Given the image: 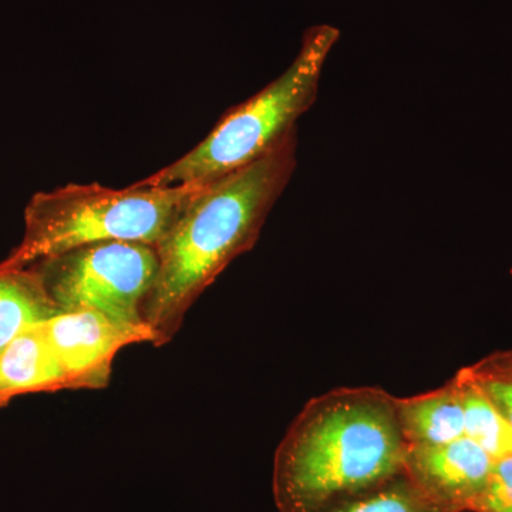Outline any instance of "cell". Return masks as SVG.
Returning a JSON list of instances; mask_svg holds the SVG:
<instances>
[{
    "label": "cell",
    "mask_w": 512,
    "mask_h": 512,
    "mask_svg": "<svg viewBox=\"0 0 512 512\" xmlns=\"http://www.w3.org/2000/svg\"><path fill=\"white\" fill-rule=\"evenodd\" d=\"M296 153L298 133L255 163L205 184L158 241L156 279L143 305L154 346L170 343L202 293L255 247L295 173Z\"/></svg>",
    "instance_id": "obj_1"
},
{
    "label": "cell",
    "mask_w": 512,
    "mask_h": 512,
    "mask_svg": "<svg viewBox=\"0 0 512 512\" xmlns=\"http://www.w3.org/2000/svg\"><path fill=\"white\" fill-rule=\"evenodd\" d=\"M396 396L380 387H338L305 404L276 448L279 512H320L403 473Z\"/></svg>",
    "instance_id": "obj_2"
},
{
    "label": "cell",
    "mask_w": 512,
    "mask_h": 512,
    "mask_svg": "<svg viewBox=\"0 0 512 512\" xmlns=\"http://www.w3.org/2000/svg\"><path fill=\"white\" fill-rule=\"evenodd\" d=\"M340 30L318 25L303 33L301 49L281 76L232 107L198 146L136 187L205 185L271 153L298 133L299 119L319 94L320 77Z\"/></svg>",
    "instance_id": "obj_3"
},
{
    "label": "cell",
    "mask_w": 512,
    "mask_h": 512,
    "mask_svg": "<svg viewBox=\"0 0 512 512\" xmlns=\"http://www.w3.org/2000/svg\"><path fill=\"white\" fill-rule=\"evenodd\" d=\"M204 185L136 187L69 184L37 192L26 205L25 232L2 269H25L89 245L138 242L156 247Z\"/></svg>",
    "instance_id": "obj_4"
},
{
    "label": "cell",
    "mask_w": 512,
    "mask_h": 512,
    "mask_svg": "<svg viewBox=\"0 0 512 512\" xmlns=\"http://www.w3.org/2000/svg\"><path fill=\"white\" fill-rule=\"evenodd\" d=\"M157 266L151 245L104 242L53 256L32 268L59 311L84 309L128 325L147 326L143 305Z\"/></svg>",
    "instance_id": "obj_5"
},
{
    "label": "cell",
    "mask_w": 512,
    "mask_h": 512,
    "mask_svg": "<svg viewBox=\"0 0 512 512\" xmlns=\"http://www.w3.org/2000/svg\"><path fill=\"white\" fill-rule=\"evenodd\" d=\"M66 377L67 389H100L109 383L121 349L153 343L147 326L119 322L94 311H60L43 322Z\"/></svg>",
    "instance_id": "obj_6"
},
{
    "label": "cell",
    "mask_w": 512,
    "mask_h": 512,
    "mask_svg": "<svg viewBox=\"0 0 512 512\" xmlns=\"http://www.w3.org/2000/svg\"><path fill=\"white\" fill-rule=\"evenodd\" d=\"M494 458L467 437L437 446H407L404 473L439 503L468 512Z\"/></svg>",
    "instance_id": "obj_7"
},
{
    "label": "cell",
    "mask_w": 512,
    "mask_h": 512,
    "mask_svg": "<svg viewBox=\"0 0 512 512\" xmlns=\"http://www.w3.org/2000/svg\"><path fill=\"white\" fill-rule=\"evenodd\" d=\"M67 389L43 323L26 329L0 352V407L20 394Z\"/></svg>",
    "instance_id": "obj_8"
},
{
    "label": "cell",
    "mask_w": 512,
    "mask_h": 512,
    "mask_svg": "<svg viewBox=\"0 0 512 512\" xmlns=\"http://www.w3.org/2000/svg\"><path fill=\"white\" fill-rule=\"evenodd\" d=\"M407 446H437L464 436V416L453 377L430 392L396 397Z\"/></svg>",
    "instance_id": "obj_9"
},
{
    "label": "cell",
    "mask_w": 512,
    "mask_h": 512,
    "mask_svg": "<svg viewBox=\"0 0 512 512\" xmlns=\"http://www.w3.org/2000/svg\"><path fill=\"white\" fill-rule=\"evenodd\" d=\"M59 312L32 266L0 268V352L20 333Z\"/></svg>",
    "instance_id": "obj_10"
},
{
    "label": "cell",
    "mask_w": 512,
    "mask_h": 512,
    "mask_svg": "<svg viewBox=\"0 0 512 512\" xmlns=\"http://www.w3.org/2000/svg\"><path fill=\"white\" fill-rule=\"evenodd\" d=\"M464 416V436L484 448L494 460L512 454V429L467 367L453 376Z\"/></svg>",
    "instance_id": "obj_11"
},
{
    "label": "cell",
    "mask_w": 512,
    "mask_h": 512,
    "mask_svg": "<svg viewBox=\"0 0 512 512\" xmlns=\"http://www.w3.org/2000/svg\"><path fill=\"white\" fill-rule=\"evenodd\" d=\"M320 512H458L421 490L406 473L396 474L329 505Z\"/></svg>",
    "instance_id": "obj_12"
},
{
    "label": "cell",
    "mask_w": 512,
    "mask_h": 512,
    "mask_svg": "<svg viewBox=\"0 0 512 512\" xmlns=\"http://www.w3.org/2000/svg\"><path fill=\"white\" fill-rule=\"evenodd\" d=\"M466 367L512 429V349L495 350Z\"/></svg>",
    "instance_id": "obj_13"
},
{
    "label": "cell",
    "mask_w": 512,
    "mask_h": 512,
    "mask_svg": "<svg viewBox=\"0 0 512 512\" xmlns=\"http://www.w3.org/2000/svg\"><path fill=\"white\" fill-rule=\"evenodd\" d=\"M468 512H512V454L494 460L490 476Z\"/></svg>",
    "instance_id": "obj_14"
}]
</instances>
